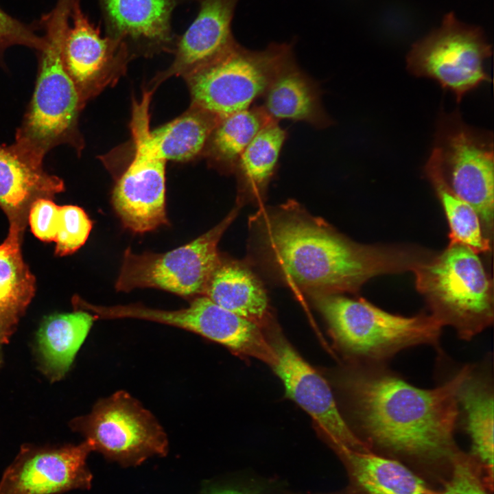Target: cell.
I'll return each instance as SVG.
<instances>
[{"mask_svg":"<svg viewBox=\"0 0 494 494\" xmlns=\"http://www.w3.org/2000/svg\"><path fill=\"white\" fill-rule=\"evenodd\" d=\"M263 96L262 107L273 120L306 121L318 128L331 124L317 84L298 68L294 58L277 74Z\"/></svg>","mask_w":494,"mask_h":494,"instance_id":"21","label":"cell"},{"mask_svg":"<svg viewBox=\"0 0 494 494\" xmlns=\"http://www.w3.org/2000/svg\"><path fill=\"white\" fill-rule=\"evenodd\" d=\"M491 56L483 30L449 12L438 28L412 45L406 62L410 73L435 80L459 102L468 92L491 82L485 68Z\"/></svg>","mask_w":494,"mask_h":494,"instance_id":"9","label":"cell"},{"mask_svg":"<svg viewBox=\"0 0 494 494\" xmlns=\"http://www.w3.org/2000/svg\"><path fill=\"white\" fill-rule=\"evenodd\" d=\"M316 306L352 364L384 366L399 352L422 344L438 348L443 326L430 314L406 317L364 298L315 292Z\"/></svg>","mask_w":494,"mask_h":494,"instance_id":"4","label":"cell"},{"mask_svg":"<svg viewBox=\"0 0 494 494\" xmlns=\"http://www.w3.org/2000/svg\"><path fill=\"white\" fill-rule=\"evenodd\" d=\"M93 451L86 440L78 445H23L5 470L0 494H60L89 489L93 475L86 458Z\"/></svg>","mask_w":494,"mask_h":494,"instance_id":"12","label":"cell"},{"mask_svg":"<svg viewBox=\"0 0 494 494\" xmlns=\"http://www.w3.org/2000/svg\"><path fill=\"white\" fill-rule=\"evenodd\" d=\"M106 36L124 45L128 51L144 52L169 48L176 40L172 19L175 9L195 0H97Z\"/></svg>","mask_w":494,"mask_h":494,"instance_id":"15","label":"cell"},{"mask_svg":"<svg viewBox=\"0 0 494 494\" xmlns=\"http://www.w3.org/2000/svg\"><path fill=\"white\" fill-rule=\"evenodd\" d=\"M95 319L90 312L76 309L52 314L43 320L37 341L41 364L49 379H60L67 372Z\"/></svg>","mask_w":494,"mask_h":494,"instance_id":"23","label":"cell"},{"mask_svg":"<svg viewBox=\"0 0 494 494\" xmlns=\"http://www.w3.org/2000/svg\"><path fill=\"white\" fill-rule=\"evenodd\" d=\"M489 360L469 364L457 392L459 416L471 440L469 454L493 485L494 390Z\"/></svg>","mask_w":494,"mask_h":494,"instance_id":"18","label":"cell"},{"mask_svg":"<svg viewBox=\"0 0 494 494\" xmlns=\"http://www.w3.org/2000/svg\"><path fill=\"white\" fill-rule=\"evenodd\" d=\"M271 348L270 364L283 384L285 395L314 419L333 449L370 451L341 414L325 379L284 338L277 337Z\"/></svg>","mask_w":494,"mask_h":494,"instance_id":"14","label":"cell"},{"mask_svg":"<svg viewBox=\"0 0 494 494\" xmlns=\"http://www.w3.org/2000/svg\"><path fill=\"white\" fill-rule=\"evenodd\" d=\"M92 226L93 222L81 207L60 206L54 241L56 254L64 256L78 250L87 240Z\"/></svg>","mask_w":494,"mask_h":494,"instance_id":"29","label":"cell"},{"mask_svg":"<svg viewBox=\"0 0 494 494\" xmlns=\"http://www.w3.org/2000/svg\"><path fill=\"white\" fill-rule=\"evenodd\" d=\"M198 14L176 39L175 58L169 73L189 74L222 55L237 42L231 31L239 0H195Z\"/></svg>","mask_w":494,"mask_h":494,"instance_id":"17","label":"cell"},{"mask_svg":"<svg viewBox=\"0 0 494 494\" xmlns=\"http://www.w3.org/2000/svg\"><path fill=\"white\" fill-rule=\"evenodd\" d=\"M493 489L478 462L463 451L436 494H492Z\"/></svg>","mask_w":494,"mask_h":494,"instance_id":"30","label":"cell"},{"mask_svg":"<svg viewBox=\"0 0 494 494\" xmlns=\"http://www.w3.org/2000/svg\"><path fill=\"white\" fill-rule=\"evenodd\" d=\"M69 25L62 49L65 70L78 92L82 103L95 92L105 70L127 56L126 47L116 40L102 36L81 8L80 0H74Z\"/></svg>","mask_w":494,"mask_h":494,"instance_id":"16","label":"cell"},{"mask_svg":"<svg viewBox=\"0 0 494 494\" xmlns=\"http://www.w3.org/2000/svg\"><path fill=\"white\" fill-rule=\"evenodd\" d=\"M237 213V208L203 235L164 253L135 254L128 248L115 283L116 290L152 287L185 297L203 295L220 263L218 242Z\"/></svg>","mask_w":494,"mask_h":494,"instance_id":"10","label":"cell"},{"mask_svg":"<svg viewBox=\"0 0 494 494\" xmlns=\"http://www.w3.org/2000/svg\"><path fill=\"white\" fill-rule=\"evenodd\" d=\"M220 119L194 106L174 120L150 130V139L165 161H187L202 151Z\"/></svg>","mask_w":494,"mask_h":494,"instance_id":"25","label":"cell"},{"mask_svg":"<svg viewBox=\"0 0 494 494\" xmlns=\"http://www.w3.org/2000/svg\"><path fill=\"white\" fill-rule=\"evenodd\" d=\"M425 172L469 203L484 236L492 240L494 224L493 141L491 132L465 124L458 111L440 117Z\"/></svg>","mask_w":494,"mask_h":494,"instance_id":"6","label":"cell"},{"mask_svg":"<svg viewBox=\"0 0 494 494\" xmlns=\"http://www.w3.org/2000/svg\"><path fill=\"white\" fill-rule=\"evenodd\" d=\"M64 191L63 181L43 164L23 154L12 143L0 145V207L10 222L25 224L32 203Z\"/></svg>","mask_w":494,"mask_h":494,"instance_id":"19","label":"cell"},{"mask_svg":"<svg viewBox=\"0 0 494 494\" xmlns=\"http://www.w3.org/2000/svg\"><path fill=\"white\" fill-rule=\"evenodd\" d=\"M25 225L10 222L8 237L0 245V325L3 344L10 340L35 292V278L21 250Z\"/></svg>","mask_w":494,"mask_h":494,"instance_id":"22","label":"cell"},{"mask_svg":"<svg viewBox=\"0 0 494 494\" xmlns=\"http://www.w3.org/2000/svg\"><path fill=\"white\" fill-rule=\"evenodd\" d=\"M444 209L450 232L449 244H462L475 253L490 252L491 242L482 231L475 209L435 178H428Z\"/></svg>","mask_w":494,"mask_h":494,"instance_id":"28","label":"cell"},{"mask_svg":"<svg viewBox=\"0 0 494 494\" xmlns=\"http://www.w3.org/2000/svg\"><path fill=\"white\" fill-rule=\"evenodd\" d=\"M294 58L291 44L272 43L252 51L236 43L189 74L193 104L220 118L248 109Z\"/></svg>","mask_w":494,"mask_h":494,"instance_id":"7","label":"cell"},{"mask_svg":"<svg viewBox=\"0 0 494 494\" xmlns=\"http://www.w3.org/2000/svg\"><path fill=\"white\" fill-rule=\"evenodd\" d=\"M208 494H266L257 488L243 486H228L213 490Z\"/></svg>","mask_w":494,"mask_h":494,"instance_id":"32","label":"cell"},{"mask_svg":"<svg viewBox=\"0 0 494 494\" xmlns=\"http://www.w3.org/2000/svg\"><path fill=\"white\" fill-rule=\"evenodd\" d=\"M73 1L58 0L54 9L37 23L44 30V43L37 51L38 72L33 94L13 144L39 164H43L47 153L58 145L81 148L77 126L83 104L62 62Z\"/></svg>","mask_w":494,"mask_h":494,"instance_id":"3","label":"cell"},{"mask_svg":"<svg viewBox=\"0 0 494 494\" xmlns=\"http://www.w3.org/2000/svg\"><path fill=\"white\" fill-rule=\"evenodd\" d=\"M3 344V340H2V335H1V325H0V364L1 363L2 356H1V344Z\"/></svg>","mask_w":494,"mask_h":494,"instance_id":"33","label":"cell"},{"mask_svg":"<svg viewBox=\"0 0 494 494\" xmlns=\"http://www.w3.org/2000/svg\"><path fill=\"white\" fill-rule=\"evenodd\" d=\"M412 272L430 314L443 327L455 329L461 340H471L493 324V281L478 254L468 246L449 244Z\"/></svg>","mask_w":494,"mask_h":494,"instance_id":"5","label":"cell"},{"mask_svg":"<svg viewBox=\"0 0 494 494\" xmlns=\"http://www.w3.org/2000/svg\"><path fill=\"white\" fill-rule=\"evenodd\" d=\"M462 366L432 389L409 384L384 366L352 364L340 378L352 429L370 451L397 460L443 483L463 452L455 432Z\"/></svg>","mask_w":494,"mask_h":494,"instance_id":"1","label":"cell"},{"mask_svg":"<svg viewBox=\"0 0 494 494\" xmlns=\"http://www.w3.org/2000/svg\"><path fill=\"white\" fill-rule=\"evenodd\" d=\"M349 478V494H436L424 478L404 463L372 451L336 450Z\"/></svg>","mask_w":494,"mask_h":494,"instance_id":"20","label":"cell"},{"mask_svg":"<svg viewBox=\"0 0 494 494\" xmlns=\"http://www.w3.org/2000/svg\"><path fill=\"white\" fill-rule=\"evenodd\" d=\"M37 27V25H28L16 19L0 7V60L5 50L13 46H24L39 51L44 38L36 33Z\"/></svg>","mask_w":494,"mask_h":494,"instance_id":"31","label":"cell"},{"mask_svg":"<svg viewBox=\"0 0 494 494\" xmlns=\"http://www.w3.org/2000/svg\"><path fill=\"white\" fill-rule=\"evenodd\" d=\"M120 318H136L181 328L241 353L257 355L270 362L271 346L266 344L257 324L230 311L206 296L195 297L187 307L153 309L141 304L119 305Z\"/></svg>","mask_w":494,"mask_h":494,"instance_id":"13","label":"cell"},{"mask_svg":"<svg viewBox=\"0 0 494 494\" xmlns=\"http://www.w3.org/2000/svg\"><path fill=\"white\" fill-rule=\"evenodd\" d=\"M264 242L288 281L327 294L357 292L376 276L412 271L430 255L416 247L358 244L296 213L271 217Z\"/></svg>","mask_w":494,"mask_h":494,"instance_id":"2","label":"cell"},{"mask_svg":"<svg viewBox=\"0 0 494 494\" xmlns=\"http://www.w3.org/2000/svg\"><path fill=\"white\" fill-rule=\"evenodd\" d=\"M271 119L255 106L220 119L207 141L211 158L226 170H235L246 147Z\"/></svg>","mask_w":494,"mask_h":494,"instance_id":"26","label":"cell"},{"mask_svg":"<svg viewBox=\"0 0 494 494\" xmlns=\"http://www.w3.org/2000/svg\"><path fill=\"white\" fill-rule=\"evenodd\" d=\"M203 294L219 306L255 323L267 313L268 300L262 285L248 269L239 264L220 261Z\"/></svg>","mask_w":494,"mask_h":494,"instance_id":"24","label":"cell"},{"mask_svg":"<svg viewBox=\"0 0 494 494\" xmlns=\"http://www.w3.org/2000/svg\"><path fill=\"white\" fill-rule=\"evenodd\" d=\"M70 425L93 451L122 467H136L168 451L167 435L156 419L124 390L99 400L89 414L74 419Z\"/></svg>","mask_w":494,"mask_h":494,"instance_id":"8","label":"cell"},{"mask_svg":"<svg viewBox=\"0 0 494 494\" xmlns=\"http://www.w3.org/2000/svg\"><path fill=\"white\" fill-rule=\"evenodd\" d=\"M287 132L272 119L261 129L240 156L235 170L241 183L252 192L262 191L277 165Z\"/></svg>","mask_w":494,"mask_h":494,"instance_id":"27","label":"cell"},{"mask_svg":"<svg viewBox=\"0 0 494 494\" xmlns=\"http://www.w3.org/2000/svg\"><path fill=\"white\" fill-rule=\"evenodd\" d=\"M150 93L134 104L131 121L134 158L117 182L112 204L123 225L137 233L168 224L165 208V162L150 139Z\"/></svg>","mask_w":494,"mask_h":494,"instance_id":"11","label":"cell"}]
</instances>
